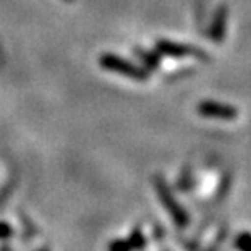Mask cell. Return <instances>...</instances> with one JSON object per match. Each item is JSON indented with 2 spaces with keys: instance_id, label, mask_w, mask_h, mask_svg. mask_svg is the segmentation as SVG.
<instances>
[{
  "instance_id": "cell-1",
  "label": "cell",
  "mask_w": 251,
  "mask_h": 251,
  "mask_svg": "<svg viewBox=\"0 0 251 251\" xmlns=\"http://www.w3.org/2000/svg\"><path fill=\"white\" fill-rule=\"evenodd\" d=\"M99 65L105 68L109 72L119 73L122 76H126L130 79H135V81H146L149 78V73L144 70V68L135 65L130 60H125L119 55L114 54H104L99 57Z\"/></svg>"
},
{
  "instance_id": "cell-2",
  "label": "cell",
  "mask_w": 251,
  "mask_h": 251,
  "mask_svg": "<svg viewBox=\"0 0 251 251\" xmlns=\"http://www.w3.org/2000/svg\"><path fill=\"white\" fill-rule=\"evenodd\" d=\"M154 186H156L157 196H159V200H161L162 206L169 211V214L174 219V222L177 224L178 227H185L186 224H188V214H186V211L174 198L167 181H165L161 175H156V177H154Z\"/></svg>"
},
{
  "instance_id": "cell-3",
  "label": "cell",
  "mask_w": 251,
  "mask_h": 251,
  "mask_svg": "<svg viewBox=\"0 0 251 251\" xmlns=\"http://www.w3.org/2000/svg\"><path fill=\"white\" fill-rule=\"evenodd\" d=\"M198 114L207 119H221V120H235L238 117V110L233 105L212 102V100H204L198 105Z\"/></svg>"
},
{
  "instance_id": "cell-4",
  "label": "cell",
  "mask_w": 251,
  "mask_h": 251,
  "mask_svg": "<svg viewBox=\"0 0 251 251\" xmlns=\"http://www.w3.org/2000/svg\"><path fill=\"white\" fill-rule=\"evenodd\" d=\"M157 50L161 54L167 55V57H185V55H201L202 54L198 52V49H195L193 46H186V44H178V42L174 41H167L162 39L157 42Z\"/></svg>"
},
{
  "instance_id": "cell-5",
  "label": "cell",
  "mask_w": 251,
  "mask_h": 251,
  "mask_svg": "<svg viewBox=\"0 0 251 251\" xmlns=\"http://www.w3.org/2000/svg\"><path fill=\"white\" fill-rule=\"evenodd\" d=\"M226 28H227V8L222 7L216 12V17L212 20L211 29H209V36L214 42H221L226 36Z\"/></svg>"
},
{
  "instance_id": "cell-6",
  "label": "cell",
  "mask_w": 251,
  "mask_h": 251,
  "mask_svg": "<svg viewBox=\"0 0 251 251\" xmlns=\"http://www.w3.org/2000/svg\"><path fill=\"white\" fill-rule=\"evenodd\" d=\"M128 240H130V243H131V247L135 251L138 250H143L144 248V245H146V240H144V235L141 232V228L140 227H136L135 230H133L130 233V237H128Z\"/></svg>"
},
{
  "instance_id": "cell-7",
  "label": "cell",
  "mask_w": 251,
  "mask_h": 251,
  "mask_svg": "<svg viewBox=\"0 0 251 251\" xmlns=\"http://www.w3.org/2000/svg\"><path fill=\"white\" fill-rule=\"evenodd\" d=\"M109 251H135V250H133L130 240L120 238V240H114V242H110Z\"/></svg>"
},
{
  "instance_id": "cell-8",
  "label": "cell",
  "mask_w": 251,
  "mask_h": 251,
  "mask_svg": "<svg viewBox=\"0 0 251 251\" xmlns=\"http://www.w3.org/2000/svg\"><path fill=\"white\" fill-rule=\"evenodd\" d=\"M136 54L143 58L144 63H146L149 68H157L159 67V55L157 54H152V52H144V50H136Z\"/></svg>"
},
{
  "instance_id": "cell-9",
  "label": "cell",
  "mask_w": 251,
  "mask_h": 251,
  "mask_svg": "<svg viewBox=\"0 0 251 251\" xmlns=\"http://www.w3.org/2000/svg\"><path fill=\"white\" fill-rule=\"evenodd\" d=\"M235 247L240 251H251V235L250 233H240L235 240Z\"/></svg>"
},
{
  "instance_id": "cell-10",
  "label": "cell",
  "mask_w": 251,
  "mask_h": 251,
  "mask_svg": "<svg viewBox=\"0 0 251 251\" xmlns=\"http://www.w3.org/2000/svg\"><path fill=\"white\" fill-rule=\"evenodd\" d=\"M13 233V228L5 222H0V238H8Z\"/></svg>"
},
{
  "instance_id": "cell-11",
  "label": "cell",
  "mask_w": 251,
  "mask_h": 251,
  "mask_svg": "<svg viewBox=\"0 0 251 251\" xmlns=\"http://www.w3.org/2000/svg\"><path fill=\"white\" fill-rule=\"evenodd\" d=\"M65 2H73V0H65Z\"/></svg>"
},
{
  "instance_id": "cell-12",
  "label": "cell",
  "mask_w": 251,
  "mask_h": 251,
  "mask_svg": "<svg viewBox=\"0 0 251 251\" xmlns=\"http://www.w3.org/2000/svg\"><path fill=\"white\" fill-rule=\"evenodd\" d=\"M41 251H46V250H41Z\"/></svg>"
}]
</instances>
